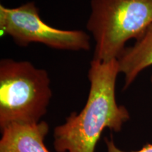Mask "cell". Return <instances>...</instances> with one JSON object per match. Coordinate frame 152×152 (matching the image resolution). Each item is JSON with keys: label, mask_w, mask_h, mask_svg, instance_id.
<instances>
[{"label": "cell", "mask_w": 152, "mask_h": 152, "mask_svg": "<svg viewBox=\"0 0 152 152\" xmlns=\"http://www.w3.org/2000/svg\"><path fill=\"white\" fill-rule=\"evenodd\" d=\"M152 23V0H91L87 30L95 42L93 59H118L125 44Z\"/></svg>", "instance_id": "cell-3"}, {"label": "cell", "mask_w": 152, "mask_h": 152, "mask_svg": "<svg viewBox=\"0 0 152 152\" xmlns=\"http://www.w3.org/2000/svg\"><path fill=\"white\" fill-rule=\"evenodd\" d=\"M151 85H152V75H151Z\"/></svg>", "instance_id": "cell-8"}, {"label": "cell", "mask_w": 152, "mask_h": 152, "mask_svg": "<svg viewBox=\"0 0 152 152\" xmlns=\"http://www.w3.org/2000/svg\"><path fill=\"white\" fill-rule=\"evenodd\" d=\"M49 131V125L44 121L7 125L1 130L0 152H50L45 144Z\"/></svg>", "instance_id": "cell-5"}, {"label": "cell", "mask_w": 152, "mask_h": 152, "mask_svg": "<svg viewBox=\"0 0 152 152\" xmlns=\"http://www.w3.org/2000/svg\"><path fill=\"white\" fill-rule=\"evenodd\" d=\"M105 143L107 148V152H152V144H147L144 145V147L141 149L137 150V151H125L123 150L119 149L118 147L115 145V142L113 141V139L112 137L105 138Z\"/></svg>", "instance_id": "cell-7"}, {"label": "cell", "mask_w": 152, "mask_h": 152, "mask_svg": "<svg viewBox=\"0 0 152 152\" xmlns=\"http://www.w3.org/2000/svg\"><path fill=\"white\" fill-rule=\"evenodd\" d=\"M0 30L10 36L20 47L39 43L58 50L89 51L90 35L83 30H67L54 28L44 22L34 2L16 8L0 5Z\"/></svg>", "instance_id": "cell-4"}, {"label": "cell", "mask_w": 152, "mask_h": 152, "mask_svg": "<svg viewBox=\"0 0 152 152\" xmlns=\"http://www.w3.org/2000/svg\"><path fill=\"white\" fill-rule=\"evenodd\" d=\"M120 73L118 59L104 62L92 59L88 71L90 91L86 104L79 113L73 112L56 126L53 145L56 152H95L103 131L120 132L130 119L128 110L115 98V84Z\"/></svg>", "instance_id": "cell-1"}, {"label": "cell", "mask_w": 152, "mask_h": 152, "mask_svg": "<svg viewBox=\"0 0 152 152\" xmlns=\"http://www.w3.org/2000/svg\"><path fill=\"white\" fill-rule=\"evenodd\" d=\"M52 97L46 70L28 61H0V129L12 123L35 124L47 112Z\"/></svg>", "instance_id": "cell-2"}, {"label": "cell", "mask_w": 152, "mask_h": 152, "mask_svg": "<svg viewBox=\"0 0 152 152\" xmlns=\"http://www.w3.org/2000/svg\"><path fill=\"white\" fill-rule=\"evenodd\" d=\"M118 62L120 73L125 77L123 88L126 90L144 69L152 66V23L132 46L125 47Z\"/></svg>", "instance_id": "cell-6"}]
</instances>
